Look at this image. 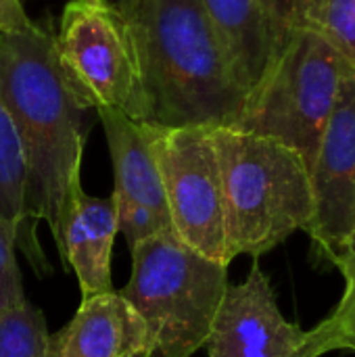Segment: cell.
<instances>
[{
	"mask_svg": "<svg viewBox=\"0 0 355 357\" xmlns=\"http://www.w3.org/2000/svg\"><path fill=\"white\" fill-rule=\"evenodd\" d=\"M335 268L341 272V276L345 280V289H343L341 301L335 307V312L331 314V318L337 322V326L343 333L345 351L355 354V224L352 236L347 241L345 253Z\"/></svg>",
	"mask_w": 355,
	"mask_h": 357,
	"instance_id": "obj_18",
	"label": "cell"
},
{
	"mask_svg": "<svg viewBox=\"0 0 355 357\" xmlns=\"http://www.w3.org/2000/svg\"><path fill=\"white\" fill-rule=\"evenodd\" d=\"M349 73V65L322 33L293 23L259 84L249 92L234 128L291 146L312 167Z\"/></svg>",
	"mask_w": 355,
	"mask_h": 357,
	"instance_id": "obj_5",
	"label": "cell"
},
{
	"mask_svg": "<svg viewBox=\"0 0 355 357\" xmlns=\"http://www.w3.org/2000/svg\"><path fill=\"white\" fill-rule=\"evenodd\" d=\"M174 234L197 253L230 266L224 192L211 128L149 123Z\"/></svg>",
	"mask_w": 355,
	"mask_h": 357,
	"instance_id": "obj_7",
	"label": "cell"
},
{
	"mask_svg": "<svg viewBox=\"0 0 355 357\" xmlns=\"http://www.w3.org/2000/svg\"><path fill=\"white\" fill-rule=\"evenodd\" d=\"M149 102L165 128H234L247 92L201 0H142L130 17Z\"/></svg>",
	"mask_w": 355,
	"mask_h": 357,
	"instance_id": "obj_2",
	"label": "cell"
},
{
	"mask_svg": "<svg viewBox=\"0 0 355 357\" xmlns=\"http://www.w3.org/2000/svg\"><path fill=\"white\" fill-rule=\"evenodd\" d=\"M132 274L119 295L146 326L153 357H192L207 345L228 289L222 266L174 232L130 247Z\"/></svg>",
	"mask_w": 355,
	"mask_h": 357,
	"instance_id": "obj_4",
	"label": "cell"
},
{
	"mask_svg": "<svg viewBox=\"0 0 355 357\" xmlns=\"http://www.w3.org/2000/svg\"><path fill=\"white\" fill-rule=\"evenodd\" d=\"M205 347L209 357H322L345 351V341L331 316L312 331L287 320L255 259L241 284H228Z\"/></svg>",
	"mask_w": 355,
	"mask_h": 357,
	"instance_id": "obj_8",
	"label": "cell"
},
{
	"mask_svg": "<svg viewBox=\"0 0 355 357\" xmlns=\"http://www.w3.org/2000/svg\"><path fill=\"white\" fill-rule=\"evenodd\" d=\"M293 23L314 27L355 71V0H297Z\"/></svg>",
	"mask_w": 355,
	"mask_h": 357,
	"instance_id": "obj_15",
	"label": "cell"
},
{
	"mask_svg": "<svg viewBox=\"0 0 355 357\" xmlns=\"http://www.w3.org/2000/svg\"><path fill=\"white\" fill-rule=\"evenodd\" d=\"M232 61L234 73L249 92L268 69L278 38L262 0H201Z\"/></svg>",
	"mask_w": 355,
	"mask_h": 357,
	"instance_id": "obj_13",
	"label": "cell"
},
{
	"mask_svg": "<svg viewBox=\"0 0 355 357\" xmlns=\"http://www.w3.org/2000/svg\"><path fill=\"white\" fill-rule=\"evenodd\" d=\"M268 17L274 25L276 38H278V46L282 44V40L287 38L289 29H291V21H293V10H295V2L297 0H262ZM278 50V48H276Z\"/></svg>",
	"mask_w": 355,
	"mask_h": 357,
	"instance_id": "obj_20",
	"label": "cell"
},
{
	"mask_svg": "<svg viewBox=\"0 0 355 357\" xmlns=\"http://www.w3.org/2000/svg\"><path fill=\"white\" fill-rule=\"evenodd\" d=\"M149 351L144 322L115 291L84 297L75 316L48 339V357H140Z\"/></svg>",
	"mask_w": 355,
	"mask_h": 357,
	"instance_id": "obj_12",
	"label": "cell"
},
{
	"mask_svg": "<svg viewBox=\"0 0 355 357\" xmlns=\"http://www.w3.org/2000/svg\"><path fill=\"white\" fill-rule=\"evenodd\" d=\"M113 163L115 188L111 195L117 228L128 245L172 234L163 178L146 121H136L117 109L96 111Z\"/></svg>",
	"mask_w": 355,
	"mask_h": 357,
	"instance_id": "obj_10",
	"label": "cell"
},
{
	"mask_svg": "<svg viewBox=\"0 0 355 357\" xmlns=\"http://www.w3.org/2000/svg\"><path fill=\"white\" fill-rule=\"evenodd\" d=\"M111 2H113V4H115V6H117V8H119L123 15H126V17H128V19H130L142 0H111Z\"/></svg>",
	"mask_w": 355,
	"mask_h": 357,
	"instance_id": "obj_21",
	"label": "cell"
},
{
	"mask_svg": "<svg viewBox=\"0 0 355 357\" xmlns=\"http://www.w3.org/2000/svg\"><path fill=\"white\" fill-rule=\"evenodd\" d=\"M38 27L23 8L21 0H0V36L27 33Z\"/></svg>",
	"mask_w": 355,
	"mask_h": 357,
	"instance_id": "obj_19",
	"label": "cell"
},
{
	"mask_svg": "<svg viewBox=\"0 0 355 357\" xmlns=\"http://www.w3.org/2000/svg\"><path fill=\"white\" fill-rule=\"evenodd\" d=\"M218 155L226 245L259 259L291 234L308 230L314 215L310 167L291 146L236 128H211Z\"/></svg>",
	"mask_w": 355,
	"mask_h": 357,
	"instance_id": "obj_3",
	"label": "cell"
},
{
	"mask_svg": "<svg viewBox=\"0 0 355 357\" xmlns=\"http://www.w3.org/2000/svg\"><path fill=\"white\" fill-rule=\"evenodd\" d=\"M17 232L0 220V314L19 307L25 299L21 272L15 257Z\"/></svg>",
	"mask_w": 355,
	"mask_h": 357,
	"instance_id": "obj_17",
	"label": "cell"
},
{
	"mask_svg": "<svg viewBox=\"0 0 355 357\" xmlns=\"http://www.w3.org/2000/svg\"><path fill=\"white\" fill-rule=\"evenodd\" d=\"M0 94L25 157L27 222L33 230L31 222H46L56 245L67 182L84 161L90 109L69 88L50 29L0 36Z\"/></svg>",
	"mask_w": 355,
	"mask_h": 357,
	"instance_id": "obj_1",
	"label": "cell"
},
{
	"mask_svg": "<svg viewBox=\"0 0 355 357\" xmlns=\"http://www.w3.org/2000/svg\"><path fill=\"white\" fill-rule=\"evenodd\" d=\"M48 339L44 314L31 303L0 314V357H48Z\"/></svg>",
	"mask_w": 355,
	"mask_h": 357,
	"instance_id": "obj_16",
	"label": "cell"
},
{
	"mask_svg": "<svg viewBox=\"0 0 355 357\" xmlns=\"http://www.w3.org/2000/svg\"><path fill=\"white\" fill-rule=\"evenodd\" d=\"M310 180L314 215L305 232L316 253L337 266L355 224V71L343 79Z\"/></svg>",
	"mask_w": 355,
	"mask_h": 357,
	"instance_id": "obj_9",
	"label": "cell"
},
{
	"mask_svg": "<svg viewBox=\"0 0 355 357\" xmlns=\"http://www.w3.org/2000/svg\"><path fill=\"white\" fill-rule=\"evenodd\" d=\"M56 63L86 109L149 121L132 21L111 0H69L54 33Z\"/></svg>",
	"mask_w": 355,
	"mask_h": 357,
	"instance_id": "obj_6",
	"label": "cell"
},
{
	"mask_svg": "<svg viewBox=\"0 0 355 357\" xmlns=\"http://www.w3.org/2000/svg\"><path fill=\"white\" fill-rule=\"evenodd\" d=\"M27 169L19 134L0 94V220L17 232V245L29 259L31 268L44 276L50 272L46 257L38 245V234L25 215Z\"/></svg>",
	"mask_w": 355,
	"mask_h": 357,
	"instance_id": "obj_14",
	"label": "cell"
},
{
	"mask_svg": "<svg viewBox=\"0 0 355 357\" xmlns=\"http://www.w3.org/2000/svg\"><path fill=\"white\" fill-rule=\"evenodd\" d=\"M140 357H153V354L149 351V354H142V356H140Z\"/></svg>",
	"mask_w": 355,
	"mask_h": 357,
	"instance_id": "obj_22",
	"label": "cell"
},
{
	"mask_svg": "<svg viewBox=\"0 0 355 357\" xmlns=\"http://www.w3.org/2000/svg\"><path fill=\"white\" fill-rule=\"evenodd\" d=\"M117 215L111 197H90L82 186V167L69 176L59 215V255L73 270L82 299L111 293V251L117 236Z\"/></svg>",
	"mask_w": 355,
	"mask_h": 357,
	"instance_id": "obj_11",
	"label": "cell"
}]
</instances>
